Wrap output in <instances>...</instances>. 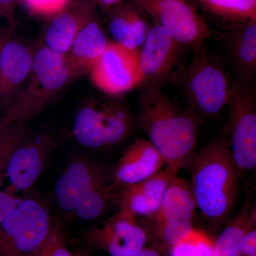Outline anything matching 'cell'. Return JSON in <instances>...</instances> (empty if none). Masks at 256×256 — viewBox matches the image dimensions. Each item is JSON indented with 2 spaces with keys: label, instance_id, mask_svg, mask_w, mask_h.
<instances>
[{
  "label": "cell",
  "instance_id": "6da1fadb",
  "mask_svg": "<svg viewBox=\"0 0 256 256\" xmlns=\"http://www.w3.org/2000/svg\"><path fill=\"white\" fill-rule=\"evenodd\" d=\"M139 120L165 166L178 170L194 158L200 118L192 109H182L161 90L144 84L139 98Z\"/></svg>",
  "mask_w": 256,
  "mask_h": 256
},
{
  "label": "cell",
  "instance_id": "7a4b0ae2",
  "mask_svg": "<svg viewBox=\"0 0 256 256\" xmlns=\"http://www.w3.org/2000/svg\"><path fill=\"white\" fill-rule=\"evenodd\" d=\"M192 194L212 232L222 228L235 206L240 172L222 129L192 158Z\"/></svg>",
  "mask_w": 256,
  "mask_h": 256
},
{
  "label": "cell",
  "instance_id": "3957f363",
  "mask_svg": "<svg viewBox=\"0 0 256 256\" xmlns=\"http://www.w3.org/2000/svg\"><path fill=\"white\" fill-rule=\"evenodd\" d=\"M73 79L65 54L43 44L36 46L30 76L2 114L4 126L16 121L26 122L36 117Z\"/></svg>",
  "mask_w": 256,
  "mask_h": 256
},
{
  "label": "cell",
  "instance_id": "277c9868",
  "mask_svg": "<svg viewBox=\"0 0 256 256\" xmlns=\"http://www.w3.org/2000/svg\"><path fill=\"white\" fill-rule=\"evenodd\" d=\"M193 50L192 60L174 78L190 109L198 116H214L228 106L233 84L226 74L222 56L207 50L204 44Z\"/></svg>",
  "mask_w": 256,
  "mask_h": 256
},
{
  "label": "cell",
  "instance_id": "5b68a950",
  "mask_svg": "<svg viewBox=\"0 0 256 256\" xmlns=\"http://www.w3.org/2000/svg\"><path fill=\"white\" fill-rule=\"evenodd\" d=\"M52 225L50 210L42 202L20 200L0 223V256H33Z\"/></svg>",
  "mask_w": 256,
  "mask_h": 256
},
{
  "label": "cell",
  "instance_id": "8992f818",
  "mask_svg": "<svg viewBox=\"0 0 256 256\" xmlns=\"http://www.w3.org/2000/svg\"><path fill=\"white\" fill-rule=\"evenodd\" d=\"M132 124L130 114L119 102H92L77 112L72 133L80 146L92 150H106L124 142Z\"/></svg>",
  "mask_w": 256,
  "mask_h": 256
},
{
  "label": "cell",
  "instance_id": "52a82bcc",
  "mask_svg": "<svg viewBox=\"0 0 256 256\" xmlns=\"http://www.w3.org/2000/svg\"><path fill=\"white\" fill-rule=\"evenodd\" d=\"M223 128L239 172L256 168V92L254 84L234 82Z\"/></svg>",
  "mask_w": 256,
  "mask_h": 256
},
{
  "label": "cell",
  "instance_id": "ba28073f",
  "mask_svg": "<svg viewBox=\"0 0 256 256\" xmlns=\"http://www.w3.org/2000/svg\"><path fill=\"white\" fill-rule=\"evenodd\" d=\"M154 24L165 28L182 46L198 48L214 34L196 8L186 0H132Z\"/></svg>",
  "mask_w": 256,
  "mask_h": 256
},
{
  "label": "cell",
  "instance_id": "9c48e42d",
  "mask_svg": "<svg viewBox=\"0 0 256 256\" xmlns=\"http://www.w3.org/2000/svg\"><path fill=\"white\" fill-rule=\"evenodd\" d=\"M140 52L110 42L88 73L94 86L108 95H120L142 85Z\"/></svg>",
  "mask_w": 256,
  "mask_h": 256
},
{
  "label": "cell",
  "instance_id": "30bf717a",
  "mask_svg": "<svg viewBox=\"0 0 256 256\" xmlns=\"http://www.w3.org/2000/svg\"><path fill=\"white\" fill-rule=\"evenodd\" d=\"M54 144L48 132L28 134L8 160L4 174L9 185L5 190L15 195L30 190L44 170Z\"/></svg>",
  "mask_w": 256,
  "mask_h": 256
},
{
  "label": "cell",
  "instance_id": "8fae6325",
  "mask_svg": "<svg viewBox=\"0 0 256 256\" xmlns=\"http://www.w3.org/2000/svg\"><path fill=\"white\" fill-rule=\"evenodd\" d=\"M84 238L90 246L109 256H134L148 244V235L142 226L136 218L119 212L92 226Z\"/></svg>",
  "mask_w": 256,
  "mask_h": 256
},
{
  "label": "cell",
  "instance_id": "7c38bea8",
  "mask_svg": "<svg viewBox=\"0 0 256 256\" xmlns=\"http://www.w3.org/2000/svg\"><path fill=\"white\" fill-rule=\"evenodd\" d=\"M111 183L112 175L101 165L84 156H78L69 162L57 181L56 200L64 212L74 214L88 193Z\"/></svg>",
  "mask_w": 256,
  "mask_h": 256
},
{
  "label": "cell",
  "instance_id": "4fadbf2b",
  "mask_svg": "<svg viewBox=\"0 0 256 256\" xmlns=\"http://www.w3.org/2000/svg\"><path fill=\"white\" fill-rule=\"evenodd\" d=\"M234 82L254 84L256 75V21L222 28L216 34Z\"/></svg>",
  "mask_w": 256,
  "mask_h": 256
},
{
  "label": "cell",
  "instance_id": "5bb4252c",
  "mask_svg": "<svg viewBox=\"0 0 256 256\" xmlns=\"http://www.w3.org/2000/svg\"><path fill=\"white\" fill-rule=\"evenodd\" d=\"M184 48L165 28L153 24L140 50L142 85L161 86L174 70Z\"/></svg>",
  "mask_w": 256,
  "mask_h": 256
},
{
  "label": "cell",
  "instance_id": "9a60e30c",
  "mask_svg": "<svg viewBox=\"0 0 256 256\" xmlns=\"http://www.w3.org/2000/svg\"><path fill=\"white\" fill-rule=\"evenodd\" d=\"M178 173V170L166 166L142 182L120 188L114 198L119 212L137 220L150 218L159 210L170 180Z\"/></svg>",
  "mask_w": 256,
  "mask_h": 256
},
{
  "label": "cell",
  "instance_id": "2e32d148",
  "mask_svg": "<svg viewBox=\"0 0 256 256\" xmlns=\"http://www.w3.org/2000/svg\"><path fill=\"white\" fill-rule=\"evenodd\" d=\"M36 46L12 35L0 48V102L4 112L12 104L30 76Z\"/></svg>",
  "mask_w": 256,
  "mask_h": 256
},
{
  "label": "cell",
  "instance_id": "e0dca14e",
  "mask_svg": "<svg viewBox=\"0 0 256 256\" xmlns=\"http://www.w3.org/2000/svg\"><path fill=\"white\" fill-rule=\"evenodd\" d=\"M96 0H73L63 11L50 18L43 44L66 54L82 28L96 15Z\"/></svg>",
  "mask_w": 256,
  "mask_h": 256
},
{
  "label": "cell",
  "instance_id": "ac0fdd59",
  "mask_svg": "<svg viewBox=\"0 0 256 256\" xmlns=\"http://www.w3.org/2000/svg\"><path fill=\"white\" fill-rule=\"evenodd\" d=\"M164 165V160L149 140H136L114 165L111 172L114 188L142 182L159 172Z\"/></svg>",
  "mask_w": 256,
  "mask_h": 256
},
{
  "label": "cell",
  "instance_id": "d6986e66",
  "mask_svg": "<svg viewBox=\"0 0 256 256\" xmlns=\"http://www.w3.org/2000/svg\"><path fill=\"white\" fill-rule=\"evenodd\" d=\"M108 12V28L112 42L140 52L152 26L148 15L132 0H124Z\"/></svg>",
  "mask_w": 256,
  "mask_h": 256
},
{
  "label": "cell",
  "instance_id": "ffe728a7",
  "mask_svg": "<svg viewBox=\"0 0 256 256\" xmlns=\"http://www.w3.org/2000/svg\"><path fill=\"white\" fill-rule=\"evenodd\" d=\"M109 42L96 15L79 32L65 54L74 79L88 73L105 52Z\"/></svg>",
  "mask_w": 256,
  "mask_h": 256
},
{
  "label": "cell",
  "instance_id": "44dd1931",
  "mask_svg": "<svg viewBox=\"0 0 256 256\" xmlns=\"http://www.w3.org/2000/svg\"><path fill=\"white\" fill-rule=\"evenodd\" d=\"M196 202L190 183L178 175L170 180L159 210L149 218L140 224L143 228L174 220H193Z\"/></svg>",
  "mask_w": 256,
  "mask_h": 256
},
{
  "label": "cell",
  "instance_id": "7402d4cb",
  "mask_svg": "<svg viewBox=\"0 0 256 256\" xmlns=\"http://www.w3.org/2000/svg\"><path fill=\"white\" fill-rule=\"evenodd\" d=\"M222 28L256 21V0H186Z\"/></svg>",
  "mask_w": 256,
  "mask_h": 256
},
{
  "label": "cell",
  "instance_id": "603a6c76",
  "mask_svg": "<svg viewBox=\"0 0 256 256\" xmlns=\"http://www.w3.org/2000/svg\"><path fill=\"white\" fill-rule=\"evenodd\" d=\"M256 225V205L247 196L238 213L214 238L212 256H240V242L244 234Z\"/></svg>",
  "mask_w": 256,
  "mask_h": 256
},
{
  "label": "cell",
  "instance_id": "cb8c5ba5",
  "mask_svg": "<svg viewBox=\"0 0 256 256\" xmlns=\"http://www.w3.org/2000/svg\"><path fill=\"white\" fill-rule=\"evenodd\" d=\"M114 184H108L94 188L88 193L74 212V214L80 220H92L100 216L111 200H114Z\"/></svg>",
  "mask_w": 256,
  "mask_h": 256
},
{
  "label": "cell",
  "instance_id": "d4e9b609",
  "mask_svg": "<svg viewBox=\"0 0 256 256\" xmlns=\"http://www.w3.org/2000/svg\"><path fill=\"white\" fill-rule=\"evenodd\" d=\"M214 240L206 232L194 228L170 249V256H212Z\"/></svg>",
  "mask_w": 256,
  "mask_h": 256
},
{
  "label": "cell",
  "instance_id": "484cf974",
  "mask_svg": "<svg viewBox=\"0 0 256 256\" xmlns=\"http://www.w3.org/2000/svg\"><path fill=\"white\" fill-rule=\"evenodd\" d=\"M30 134L26 122L22 121L12 122L0 130V176L4 174L8 160L13 152Z\"/></svg>",
  "mask_w": 256,
  "mask_h": 256
},
{
  "label": "cell",
  "instance_id": "4316f807",
  "mask_svg": "<svg viewBox=\"0 0 256 256\" xmlns=\"http://www.w3.org/2000/svg\"><path fill=\"white\" fill-rule=\"evenodd\" d=\"M33 256H73L62 224L58 222L53 224L46 238Z\"/></svg>",
  "mask_w": 256,
  "mask_h": 256
},
{
  "label": "cell",
  "instance_id": "83f0119b",
  "mask_svg": "<svg viewBox=\"0 0 256 256\" xmlns=\"http://www.w3.org/2000/svg\"><path fill=\"white\" fill-rule=\"evenodd\" d=\"M31 14L52 18L63 11L73 0H20Z\"/></svg>",
  "mask_w": 256,
  "mask_h": 256
},
{
  "label": "cell",
  "instance_id": "f1b7e54d",
  "mask_svg": "<svg viewBox=\"0 0 256 256\" xmlns=\"http://www.w3.org/2000/svg\"><path fill=\"white\" fill-rule=\"evenodd\" d=\"M4 174H3L0 176V188L3 182V178ZM20 198L16 196V195L12 194L8 192L5 190H2L0 188V223L4 220L5 217L9 214L13 208L16 206Z\"/></svg>",
  "mask_w": 256,
  "mask_h": 256
},
{
  "label": "cell",
  "instance_id": "f546056e",
  "mask_svg": "<svg viewBox=\"0 0 256 256\" xmlns=\"http://www.w3.org/2000/svg\"><path fill=\"white\" fill-rule=\"evenodd\" d=\"M240 256H256V226L244 234L240 242Z\"/></svg>",
  "mask_w": 256,
  "mask_h": 256
},
{
  "label": "cell",
  "instance_id": "4dcf8cb0",
  "mask_svg": "<svg viewBox=\"0 0 256 256\" xmlns=\"http://www.w3.org/2000/svg\"><path fill=\"white\" fill-rule=\"evenodd\" d=\"M20 0H0V18L6 25L14 26V12Z\"/></svg>",
  "mask_w": 256,
  "mask_h": 256
},
{
  "label": "cell",
  "instance_id": "1f68e13d",
  "mask_svg": "<svg viewBox=\"0 0 256 256\" xmlns=\"http://www.w3.org/2000/svg\"><path fill=\"white\" fill-rule=\"evenodd\" d=\"M14 26L6 25L4 26H0V48L4 42L12 35ZM0 110H2L1 102H0Z\"/></svg>",
  "mask_w": 256,
  "mask_h": 256
},
{
  "label": "cell",
  "instance_id": "d6a6232c",
  "mask_svg": "<svg viewBox=\"0 0 256 256\" xmlns=\"http://www.w3.org/2000/svg\"><path fill=\"white\" fill-rule=\"evenodd\" d=\"M124 0H96L98 6H100L102 10L108 11L111 8L122 2Z\"/></svg>",
  "mask_w": 256,
  "mask_h": 256
},
{
  "label": "cell",
  "instance_id": "836d02e7",
  "mask_svg": "<svg viewBox=\"0 0 256 256\" xmlns=\"http://www.w3.org/2000/svg\"><path fill=\"white\" fill-rule=\"evenodd\" d=\"M134 256H161V254L153 248L146 246L139 254Z\"/></svg>",
  "mask_w": 256,
  "mask_h": 256
},
{
  "label": "cell",
  "instance_id": "e575fe53",
  "mask_svg": "<svg viewBox=\"0 0 256 256\" xmlns=\"http://www.w3.org/2000/svg\"><path fill=\"white\" fill-rule=\"evenodd\" d=\"M4 127H6V126H4L2 116L1 117H0V130H2Z\"/></svg>",
  "mask_w": 256,
  "mask_h": 256
},
{
  "label": "cell",
  "instance_id": "d590c367",
  "mask_svg": "<svg viewBox=\"0 0 256 256\" xmlns=\"http://www.w3.org/2000/svg\"><path fill=\"white\" fill-rule=\"evenodd\" d=\"M73 256H87L85 254H82V252H73Z\"/></svg>",
  "mask_w": 256,
  "mask_h": 256
}]
</instances>
